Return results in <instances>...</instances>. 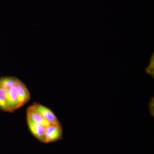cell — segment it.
I'll use <instances>...</instances> for the list:
<instances>
[{"label": "cell", "mask_w": 154, "mask_h": 154, "mask_svg": "<svg viewBox=\"0 0 154 154\" xmlns=\"http://www.w3.org/2000/svg\"><path fill=\"white\" fill-rule=\"evenodd\" d=\"M0 82L7 91L9 113H13L26 105L30 99L26 86L17 77H0Z\"/></svg>", "instance_id": "cell-1"}, {"label": "cell", "mask_w": 154, "mask_h": 154, "mask_svg": "<svg viewBox=\"0 0 154 154\" xmlns=\"http://www.w3.org/2000/svg\"><path fill=\"white\" fill-rule=\"evenodd\" d=\"M63 130L62 125L51 124L47 126L45 134V143L54 142L62 139Z\"/></svg>", "instance_id": "cell-2"}, {"label": "cell", "mask_w": 154, "mask_h": 154, "mask_svg": "<svg viewBox=\"0 0 154 154\" xmlns=\"http://www.w3.org/2000/svg\"><path fill=\"white\" fill-rule=\"evenodd\" d=\"M28 128L33 136L39 141L45 143V134L47 126L37 124L29 119H27Z\"/></svg>", "instance_id": "cell-3"}, {"label": "cell", "mask_w": 154, "mask_h": 154, "mask_svg": "<svg viewBox=\"0 0 154 154\" xmlns=\"http://www.w3.org/2000/svg\"><path fill=\"white\" fill-rule=\"evenodd\" d=\"M26 119L45 126H48L51 124L32 105L27 108Z\"/></svg>", "instance_id": "cell-4"}, {"label": "cell", "mask_w": 154, "mask_h": 154, "mask_svg": "<svg viewBox=\"0 0 154 154\" xmlns=\"http://www.w3.org/2000/svg\"><path fill=\"white\" fill-rule=\"evenodd\" d=\"M32 105L50 123L58 125H62L57 117L49 108L36 102H34Z\"/></svg>", "instance_id": "cell-5"}, {"label": "cell", "mask_w": 154, "mask_h": 154, "mask_svg": "<svg viewBox=\"0 0 154 154\" xmlns=\"http://www.w3.org/2000/svg\"><path fill=\"white\" fill-rule=\"evenodd\" d=\"M0 110L5 112H9L8 103L7 91L0 82Z\"/></svg>", "instance_id": "cell-6"}, {"label": "cell", "mask_w": 154, "mask_h": 154, "mask_svg": "<svg viewBox=\"0 0 154 154\" xmlns=\"http://www.w3.org/2000/svg\"><path fill=\"white\" fill-rule=\"evenodd\" d=\"M145 71L146 73L151 76L153 78L154 76V54H152L150 58L149 63L148 66L145 69Z\"/></svg>", "instance_id": "cell-7"}, {"label": "cell", "mask_w": 154, "mask_h": 154, "mask_svg": "<svg viewBox=\"0 0 154 154\" xmlns=\"http://www.w3.org/2000/svg\"><path fill=\"white\" fill-rule=\"evenodd\" d=\"M149 108L150 111L151 115L152 116H154V98L153 97L149 103Z\"/></svg>", "instance_id": "cell-8"}]
</instances>
